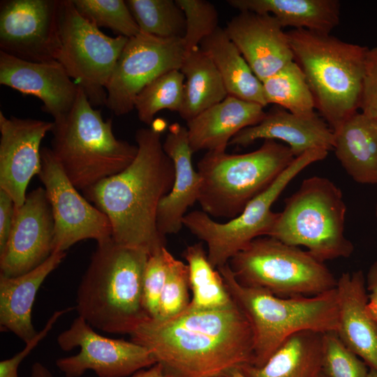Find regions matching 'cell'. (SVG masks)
Returning <instances> with one entry per match:
<instances>
[{"label":"cell","instance_id":"cell-1","mask_svg":"<svg viewBox=\"0 0 377 377\" xmlns=\"http://www.w3.org/2000/svg\"><path fill=\"white\" fill-rule=\"evenodd\" d=\"M129 335L172 377L229 376L253 362L252 329L235 302L218 309L188 305L172 318L143 320Z\"/></svg>","mask_w":377,"mask_h":377},{"label":"cell","instance_id":"cell-2","mask_svg":"<svg viewBox=\"0 0 377 377\" xmlns=\"http://www.w3.org/2000/svg\"><path fill=\"white\" fill-rule=\"evenodd\" d=\"M164 128L151 124L135 132L138 153L123 171L82 191L110 220L117 243L149 256L166 246L157 228L159 203L171 191L175 168L161 142Z\"/></svg>","mask_w":377,"mask_h":377},{"label":"cell","instance_id":"cell-3","mask_svg":"<svg viewBox=\"0 0 377 377\" xmlns=\"http://www.w3.org/2000/svg\"><path fill=\"white\" fill-rule=\"evenodd\" d=\"M149 254L112 237L97 243L79 284L75 309L92 327L130 333L149 318L142 306V279Z\"/></svg>","mask_w":377,"mask_h":377},{"label":"cell","instance_id":"cell-4","mask_svg":"<svg viewBox=\"0 0 377 377\" xmlns=\"http://www.w3.org/2000/svg\"><path fill=\"white\" fill-rule=\"evenodd\" d=\"M287 35L316 108L334 131L360 109L369 48L306 29Z\"/></svg>","mask_w":377,"mask_h":377},{"label":"cell","instance_id":"cell-5","mask_svg":"<svg viewBox=\"0 0 377 377\" xmlns=\"http://www.w3.org/2000/svg\"><path fill=\"white\" fill-rule=\"evenodd\" d=\"M217 269L251 327V365L262 367L286 339L297 332H337L339 310L336 288L314 296L281 297L240 284L228 263Z\"/></svg>","mask_w":377,"mask_h":377},{"label":"cell","instance_id":"cell-6","mask_svg":"<svg viewBox=\"0 0 377 377\" xmlns=\"http://www.w3.org/2000/svg\"><path fill=\"white\" fill-rule=\"evenodd\" d=\"M53 123L50 149L77 190L119 173L137 155V145L114 136L112 119L105 120L81 88L71 110Z\"/></svg>","mask_w":377,"mask_h":377},{"label":"cell","instance_id":"cell-7","mask_svg":"<svg viewBox=\"0 0 377 377\" xmlns=\"http://www.w3.org/2000/svg\"><path fill=\"white\" fill-rule=\"evenodd\" d=\"M295 158L287 145L274 140H265L258 149L246 154L207 151L197 164L202 178L198 202L208 215L233 219Z\"/></svg>","mask_w":377,"mask_h":377},{"label":"cell","instance_id":"cell-8","mask_svg":"<svg viewBox=\"0 0 377 377\" xmlns=\"http://www.w3.org/2000/svg\"><path fill=\"white\" fill-rule=\"evenodd\" d=\"M346 214L341 190L327 177H310L286 199L267 236L303 246L323 263L348 258L354 247L344 234Z\"/></svg>","mask_w":377,"mask_h":377},{"label":"cell","instance_id":"cell-9","mask_svg":"<svg viewBox=\"0 0 377 377\" xmlns=\"http://www.w3.org/2000/svg\"><path fill=\"white\" fill-rule=\"evenodd\" d=\"M228 264L240 284L281 297L314 296L337 284L324 263L307 251L268 236L251 241Z\"/></svg>","mask_w":377,"mask_h":377},{"label":"cell","instance_id":"cell-10","mask_svg":"<svg viewBox=\"0 0 377 377\" xmlns=\"http://www.w3.org/2000/svg\"><path fill=\"white\" fill-rule=\"evenodd\" d=\"M327 154L324 149H314L296 157L267 188L230 221L219 223L203 211L195 210L184 216L183 226L206 243L208 260L214 268L228 263L251 241L268 235L279 215L272 211L274 202L297 175L325 159Z\"/></svg>","mask_w":377,"mask_h":377},{"label":"cell","instance_id":"cell-11","mask_svg":"<svg viewBox=\"0 0 377 377\" xmlns=\"http://www.w3.org/2000/svg\"><path fill=\"white\" fill-rule=\"evenodd\" d=\"M128 40L105 34L79 14L71 0H60L57 61L94 107L105 105L108 82Z\"/></svg>","mask_w":377,"mask_h":377},{"label":"cell","instance_id":"cell-12","mask_svg":"<svg viewBox=\"0 0 377 377\" xmlns=\"http://www.w3.org/2000/svg\"><path fill=\"white\" fill-rule=\"evenodd\" d=\"M184 54L182 38L142 32L129 38L108 82L106 107L116 116L131 112L139 93L161 75L179 70Z\"/></svg>","mask_w":377,"mask_h":377},{"label":"cell","instance_id":"cell-13","mask_svg":"<svg viewBox=\"0 0 377 377\" xmlns=\"http://www.w3.org/2000/svg\"><path fill=\"white\" fill-rule=\"evenodd\" d=\"M57 341L64 351L80 348L77 354L56 361L66 377H80L88 370L99 377H126L157 363L146 347L131 340L101 336L80 316L58 335Z\"/></svg>","mask_w":377,"mask_h":377},{"label":"cell","instance_id":"cell-14","mask_svg":"<svg viewBox=\"0 0 377 377\" xmlns=\"http://www.w3.org/2000/svg\"><path fill=\"white\" fill-rule=\"evenodd\" d=\"M38 176L53 214L54 252L66 251L84 239H94L98 243L112 237L108 216L80 194L50 148H41Z\"/></svg>","mask_w":377,"mask_h":377},{"label":"cell","instance_id":"cell-15","mask_svg":"<svg viewBox=\"0 0 377 377\" xmlns=\"http://www.w3.org/2000/svg\"><path fill=\"white\" fill-rule=\"evenodd\" d=\"M60 0H3L0 3V51L19 59L57 60Z\"/></svg>","mask_w":377,"mask_h":377},{"label":"cell","instance_id":"cell-16","mask_svg":"<svg viewBox=\"0 0 377 377\" xmlns=\"http://www.w3.org/2000/svg\"><path fill=\"white\" fill-rule=\"evenodd\" d=\"M54 221L44 188L15 207L10 235L0 252V275L15 277L35 269L54 252Z\"/></svg>","mask_w":377,"mask_h":377},{"label":"cell","instance_id":"cell-17","mask_svg":"<svg viewBox=\"0 0 377 377\" xmlns=\"http://www.w3.org/2000/svg\"><path fill=\"white\" fill-rule=\"evenodd\" d=\"M53 121L7 117L0 111V189L20 207L27 188L40 169V144L53 128Z\"/></svg>","mask_w":377,"mask_h":377},{"label":"cell","instance_id":"cell-18","mask_svg":"<svg viewBox=\"0 0 377 377\" xmlns=\"http://www.w3.org/2000/svg\"><path fill=\"white\" fill-rule=\"evenodd\" d=\"M0 84L43 103L42 110L57 120L73 108L80 87L57 60L35 62L0 51Z\"/></svg>","mask_w":377,"mask_h":377},{"label":"cell","instance_id":"cell-19","mask_svg":"<svg viewBox=\"0 0 377 377\" xmlns=\"http://www.w3.org/2000/svg\"><path fill=\"white\" fill-rule=\"evenodd\" d=\"M224 29L261 82L294 61L287 32L270 14L239 11Z\"/></svg>","mask_w":377,"mask_h":377},{"label":"cell","instance_id":"cell-20","mask_svg":"<svg viewBox=\"0 0 377 377\" xmlns=\"http://www.w3.org/2000/svg\"><path fill=\"white\" fill-rule=\"evenodd\" d=\"M163 148L172 161L175 168L172 189L162 198L157 210V228L166 237L177 234L182 229L188 208L198 200L202 178L193 167V152L186 127L177 122L170 125Z\"/></svg>","mask_w":377,"mask_h":377},{"label":"cell","instance_id":"cell-21","mask_svg":"<svg viewBox=\"0 0 377 377\" xmlns=\"http://www.w3.org/2000/svg\"><path fill=\"white\" fill-rule=\"evenodd\" d=\"M337 334L369 369L377 371V320L368 309L366 280L362 271L343 273L336 286Z\"/></svg>","mask_w":377,"mask_h":377},{"label":"cell","instance_id":"cell-22","mask_svg":"<svg viewBox=\"0 0 377 377\" xmlns=\"http://www.w3.org/2000/svg\"><path fill=\"white\" fill-rule=\"evenodd\" d=\"M259 139L286 143L296 158L311 149H333L334 135L326 121L317 114L302 117L276 108L266 112L258 124L237 133L229 145L247 147Z\"/></svg>","mask_w":377,"mask_h":377},{"label":"cell","instance_id":"cell-23","mask_svg":"<svg viewBox=\"0 0 377 377\" xmlns=\"http://www.w3.org/2000/svg\"><path fill=\"white\" fill-rule=\"evenodd\" d=\"M265 114L261 105L228 95L186 122L191 148L193 153L226 151L237 133L258 124Z\"/></svg>","mask_w":377,"mask_h":377},{"label":"cell","instance_id":"cell-24","mask_svg":"<svg viewBox=\"0 0 377 377\" xmlns=\"http://www.w3.org/2000/svg\"><path fill=\"white\" fill-rule=\"evenodd\" d=\"M66 251H54L40 265L15 277L0 275V327L25 343L38 333L32 320V307L38 289L62 262Z\"/></svg>","mask_w":377,"mask_h":377},{"label":"cell","instance_id":"cell-25","mask_svg":"<svg viewBox=\"0 0 377 377\" xmlns=\"http://www.w3.org/2000/svg\"><path fill=\"white\" fill-rule=\"evenodd\" d=\"M333 149L356 182L377 184V119L357 112L334 131Z\"/></svg>","mask_w":377,"mask_h":377},{"label":"cell","instance_id":"cell-26","mask_svg":"<svg viewBox=\"0 0 377 377\" xmlns=\"http://www.w3.org/2000/svg\"><path fill=\"white\" fill-rule=\"evenodd\" d=\"M323 360V334L306 330L286 339L262 367L240 370L246 377H320Z\"/></svg>","mask_w":377,"mask_h":377},{"label":"cell","instance_id":"cell-27","mask_svg":"<svg viewBox=\"0 0 377 377\" xmlns=\"http://www.w3.org/2000/svg\"><path fill=\"white\" fill-rule=\"evenodd\" d=\"M239 11L270 14L281 27L330 34L339 23L337 0H228Z\"/></svg>","mask_w":377,"mask_h":377},{"label":"cell","instance_id":"cell-28","mask_svg":"<svg viewBox=\"0 0 377 377\" xmlns=\"http://www.w3.org/2000/svg\"><path fill=\"white\" fill-rule=\"evenodd\" d=\"M200 47L212 60L228 95L256 103L266 102L262 82L256 77L225 29L218 27L200 43Z\"/></svg>","mask_w":377,"mask_h":377},{"label":"cell","instance_id":"cell-29","mask_svg":"<svg viewBox=\"0 0 377 377\" xmlns=\"http://www.w3.org/2000/svg\"><path fill=\"white\" fill-rule=\"evenodd\" d=\"M179 71L185 80L179 114L186 122L228 96L219 71L200 47L185 53Z\"/></svg>","mask_w":377,"mask_h":377},{"label":"cell","instance_id":"cell-30","mask_svg":"<svg viewBox=\"0 0 377 377\" xmlns=\"http://www.w3.org/2000/svg\"><path fill=\"white\" fill-rule=\"evenodd\" d=\"M182 255L188 267L191 307L218 309L235 303L221 274L209 263L202 242L188 246Z\"/></svg>","mask_w":377,"mask_h":377},{"label":"cell","instance_id":"cell-31","mask_svg":"<svg viewBox=\"0 0 377 377\" xmlns=\"http://www.w3.org/2000/svg\"><path fill=\"white\" fill-rule=\"evenodd\" d=\"M262 83L267 104L277 105L299 117L316 115L313 94L303 71L295 61Z\"/></svg>","mask_w":377,"mask_h":377},{"label":"cell","instance_id":"cell-32","mask_svg":"<svg viewBox=\"0 0 377 377\" xmlns=\"http://www.w3.org/2000/svg\"><path fill=\"white\" fill-rule=\"evenodd\" d=\"M140 32L161 38H182L186 18L174 0H127Z\"/></svg>","mask_w":377,"mask_h":377},{"label":"cell","instance_id":"cell-33","mask_svg":"<svg viewBox=\"0 0 377 377\" xmlns=\"http://www.w3.org/2000/svg\"><path fill=\"white\" fill-rule=\"evenodd\" d=\"M184 80L183 73L175 69L161 75L148 84L135 100L139 120L151 125L159 111L169 110L179 112L183 101Z\"/></svg>","mask_w":377,"mask_h":377},{"label":"cell","instance_id":"cell-34","mask_svg":"<svg viewBox=\"0 0 377 377\" xmlns=\"http://www.w3.org/2000/svg\"><path fill=\"white\" fill-rule=\"evenodd\" d=\"M71 1L79 14L99 29L108 28L117 36L128 38L140 32L126 1Z\"/></svg>","mask_w":377,"mask_h":377},{"label":"cell","instance_id":"cell-35","mask_svg":"<svg viewBox=\"0 0 377 377\" xmlns=\"http://www.w3.org/2000/svg\"><path fill=\"white\" fill-rule=\"evenodd\" d=\"M186 18L183 37L185 53L200 47V43L218 27L219 14L213 3L206 0H175Z\"/></svg>","mask_w":377,"mask_h":377},{"label":"cell","instance_id":"cell-36","mask_svg":"<svg viewBox=\"0 0 377 377\" xmlns=\"http://www.w3.org/2000/svg\"><path fill=\"white\" fill-rule=\"evenodd\" d=\"M189 289L188 265L176 259L172 254L156 319L165 320L185 310L191 303Z\"/></svg>","mask_w":377,"mask_h":377},{"label":"cell","instance_id":"cell-37","mask_svg":"<svg viewBox=\"0 0 377 377\" xmlns=\"http://www.w3.org/2000/svg\"><path fill=\"white\" fill-rule=\"evenodd\" d=\"M367 367L336 332L323 334V374L326 377H368Z\"/></svg>","mask_w":377,"mask_h":377},{"label":"cell","instance_id":"cell-38","mask_svg":"<svg viewBox=\"0 0 377 377\" xmlns=\"http://www.w3.org/2000/svg\"><path fill=\"white\" fill-rule=\"evenodd\" d=\"M170 253L165 247L149 255L142 279V306L150 318L158 316L160 297L169 267Z\"/></svg>","mask_w":377,"mask_h":377},{"label":"cell","instance_id":"cell-39","mask_svg":"<svg viewBox=\"0 0 377 377\" xmlns=\"http://www.w3.org/2000/svg\"><path fill=\"white\" fill-rule=\"evenodd\" d=\"M74 307H68L56 311L47 321L44 327L36 335L25 343L24 348L12 357L0 362V377H18L17 370L22 360L38 346L48 334L57 321L64 314L72 311Z\"/></svg>","mask_w":377,"mask_h":377},{"label":"cell","instance_id":"cell-40","mask_svg":"<svg viewBox=\"0 0 377 377\" xmlns=\"http://www.w3.org/2000/svg\"><path fill=\"white\" fill-rule=\"evenodd\" d=\"M360 109L377 119V46L367 52Z\"/></svg>","mask_w":377,"mask_h":377},{"label":"cell","instance_id":"cell-41","mask_svg":"<svg viewBox=\"0 0 377 377\" xmlns=\"http://www.w3.org/2000/svg\"><path fill=\"white\" fill-rule=\"evenodd\" d=\"M15 207L12 198L0 189V252L3 249L10 235Z\"/></svg>","mask_w":377,"mask_h":377},{"label":"cell","instance_id":"cell-42","mask_svg":"<svg viewBox=\"0 0 377 377\" xmlns=\"http://www.w3.org/2000/svg\"><path fill=\"white\" fill-rule=\"evenodd\" d=\"M365 280L368 309L372 316L377 320V260L371 265Z\"/></svg>","mask_w":377,"mask_h":377},{"label":"cell","instance_id":"cell-43","mask_svg":"<svg viewBox=\"0 0 377 377\" xmlns=\"http://www.w3.org/2000/svg\"><path fill=\"white\" fill-rule=\"evenodd\" d=\"M129 377H172L165 372L163 366L159 363L148 367L147 369H140Z\"/></svg>","mask_w":377,"mask_h":377},{"label":"cell","instance_id":"cell-44","mask_svg":"<svg viewBox=\"0 0 377 377\" xmlns=\"http://www.w3.org/2000/svg\"><path fill=\"white\" fill-rule=\"evenodd\" d=\"M30 377H55L44 364L35 362L31 369Z\"/></svg>","mask_w":377,"mask_h":377},{"label":"cell","instance_id":"cell-45","mask_svg":"<svg viewBox=\"0 0 377 377\" xmlns=\"http://www.w3.org/2000/svg\"><path fill=\"white\" fill-rule=\"evenodd\" d=\"M229 377H246L240 369H237L231 373Z\"/></svg>","mask_w":377,"mask_h":377},{"label":"cell","instance_id":"cell-46","mask_svg":"<svg viewBox=\"0 0 377 377\" xmlns=\"http://www.w3.org/2000/svg\"><path fill=\"white\" fill-rule=\"evenodd\" d=\"M368 377H377V371L369 369Z\"/></svg>","mask_w":377,"mask_h":377},{"label":"cell","instance_id":"cell-47","mask_svg":"<svg viewBox=\"0 0 377 377\" xmlns=\"http://www.w3.org/2000/svg\"><path fill=\"white\" fill-rule=\"evenodd\" d=\"M376 216L377 217V205H376Z\"/></svg>","mask_w":377,"mask_h":377},{"label":"cell","instance_id":"cell-48","mask_svg":"<svg viewBox=\"0 0 377 377\" xmlns=\"http://www.w3.org/2000/svg\"><path fill=\"white\" fill-rule=\"evenodd\" d=\"M320 377H326L323 373Z\"/></svg>","mask_w":377,"mask_h":377},{"label":"cell","instance_id":"cell-49","mask_svg":"<svg viewBox=\"0 0 377 377\" xmlns=\"http://www.w3.org/2000/svg\"><path fill=\"white\" fill-rule=\"evenodd\" d=\"M216 377H229V376H216Z\"/></svg>","mask_w":377,"mask_h":377}]
</instances>
